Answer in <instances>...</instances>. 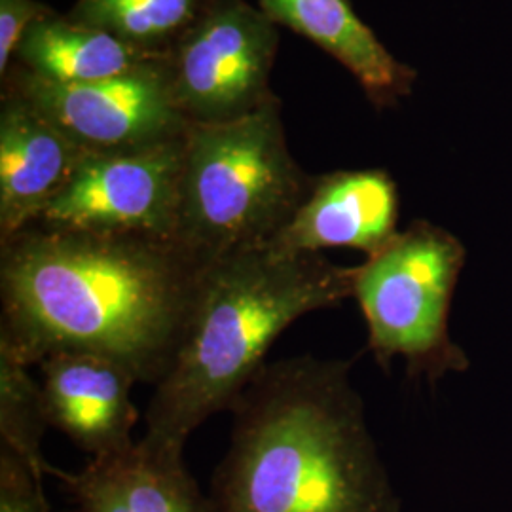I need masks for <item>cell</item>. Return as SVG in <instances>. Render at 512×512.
Segmentation results:
<instances>
[{
    "mask_svg": "<svg viewBox=\"0 0 512 512\" xmlns=\"http://www.w3.org/2000/svg\"><path fill=\"white\" fill-rule=\"evenodd\" d=\"M80 512H211L183 452L141 439L131 448L93 458L78 475L63 476Z\"/></svg>",
    "mask_w": 512,
    "mask_h": 512,
    "instance_id": "obj_12",
    "label": "cell"
},
{
    "mask_svg": "<svg viewBox=\"0 0 512 512\" xmlns=\"http://www.w3.org/2000/svg\"><path fill=\"white\" fill-rule=\"evenodd\" d=\"M211 0H78L67 18L147 50L169 54Z\"/></svg>",
    "mask_w": 512,
    "mask_h": 512,
    "instance_id": "obj_15",
    "label": "cell"
},
{
    "mask_svg": "<svg viewBox=\"0 0 512 512\" xmlns=\"http://www.w3.org/2000/svg\"><path fill=\"white\" fill-rule=\"evenodd\" d=\"M183 167L184 137L135 150L86 152L37 222L177 239Z\"/></svg>",
    "mask_w": 512,
    "mask_h": 512,
    "instance_id": "obj_7",
    "label": "cell"
},
{
    "mask_svg": "<svg viewBox=\"0 0 512 512\" xmlns=\"http://www.w3.org/2000/svg\"><path fill=\"white\" fill-rule=\"evenodd\" d=\"M357 266L270 245L213 260L164 378L154 385L143 439L184 452L203 421L230 412L300 317L353 298Z\"/></svg>",
    "mask_w": 512,
    "mask_h": 512,
    "instance_id": "obj_3",
    "label": "cell"
},
{
    "mask_svg": "<svg viewBox=\"0 0 512 512\" xmlns=\"http://www.w3.org/2000/svg\"><path fill=\"white\" fill-rule=\"evenodd\" d=\"M167 54L139 50L90 25L54 12L37 19L19 42L16 59L27 73L57 84H93L139 71Z\"/></svg>",
    "mask_w": 512,
    "mask_h": 512,
    "instance_id": "obj_14",
    "label": "cell"
},
{
    "mask_svg": "<svg viewBox=\"0 0 512 512\" xmlns=\"http://www.w3.org/2000/svg\"><path fill=\"white\" fill-rule=\"evenodd\" d=\"M277 44V23L262 10L245 0H211L167 54L171 90L184 118L228 122L268 103Z\"/></svg>",
    "mask_w": 512,
    "mask_h": 512,
    "instance_id": "obj_6",
    "label": "cell"
},
{
    "mask_svg": "<svg viewBox=\"0 0 512 512\" xmlns=\"http://www.w3.org/2000/svg\"><path fill=\"white\" fill-rule=\"evenodd\" d=\"M0 512H48L42 482L6 446L0 452Z\"/></svg>",
    "mask_w": 512,
    "mask_h": 512,
    "instance_id": "obj_17",
    "label": "cell"
},
{
    "mask_svg": "<svg viewBox=\"0 0 512 512\" xmlns=\"http://www.w3.org/2000/svg\"><path fill=\"white\" fill-rule=\"evenodd\" d=\"M52 10L37 0H0V74L6 76L29 27Z\"/></svg>",
    "mask_w": 512,
    "mask_h": 512,
    "instance_id": "obj_18",
    "label": "cell"
},
{
    "mask_svg": "<svg viewBox=\"0 0 512 512\" xmlns=\"http://www.w3.org/2000/svg\"><path fill=\"white\" fill-rule=\"evenodd\" d=\"M467 249L429 220H414L357 266L355 291L378 365L401 357L410 378L431 384L465 372L469 357L450 336V311Z\"/></svg>",
    "mask_w": 512,
    "mask_h": 512,
    "instance_id": "obj_5",
    "label": "cell"
},
{
    "mask_svg": "<svg viewBox=\"0 0 512 512\" xmlns=\"http://www.w3.org/2000/svg\"><path fill=\"white\" fill-rule=\"evenodd\" d=\"M14 93L86 152H120L181 139L190 126L177 107L167 57L93 84H57L18 74Z\"/></svg>",
    "mask_w": 512,
    "mask_h": 512,
    "instance_id": "obj_8",
    "label": "cell"
},
{
    "mask_svg": "<svg viewBox=\"0 0 512 512\" xmlns=\"http://www.w3.org/2000/svg\"><path fill=\"white\" fill-rule=\"evenodd\" d=\"M86 150L29 101L10 93L0 110V241L35 224L67 186Z\"/></svg>",
    "mask_w": 512,
    "mask_h": 512,
    "instance_id": "obj_11",
    "label": "cell"
},
{
    "mask_svg": "<svg viewBox=\"0 0 512 512\" xmlns=\"http://www.w3.org/2000/svg\"><path fill=\"white\" fill-rule=\"evenodd\" d=\"M260 8L342 63L374 105H391L412 90L418 73L385 48L348 0H260Z\"/></svg>",
    "mask_w": 512,
    "mask_h": 512,
    "instance_id": "obj_13",
    "label": "cell"
},
{
    "mask_svg": "<svg viewBox=\"0 0 512 512\" xmlns=\"http://www.w3.org/2000/svg\"><path fill=\"white\" fill-rule=\"evenodd\" d=\"M351 363H266L232 404L211 512H401Z\"/></svg>",
    "mask_w": 512,
    "mask_h": 512,
    "instance_id": "obj_2",
    "label": "cell"
},
{
    "mask_svg": "<svg viewBox=\"0 0 512 512\" xmlns=\"http://www.w3.org/2000/svg\"><path fill=\"white\" fill-rule=\"evenodd\" d=\"M311 181L289 150L275 97L236 120L190 122L177 239L207 260L264 247Z\"/></svg>",
    "mask_w": 512,
    "mask_h": 512,
    "instance_id": "obj_4",
    "label": "cell"
},
{
    "mask_svg": "<svg viewBox=\"0 0 512 512\" xmlns=\"http://www.w3.org/2000/svg\"><path fill=\"white\" fill-rule=\"evenodd\" d=\"M211 262L179 239L35 222L0 241V351L29 368L63 351L93 353L154 387Z\"/></svg>",
    "mask_w": 512,
    "mask_h": 512,
    "instance_id": "obj_1",
    "label": "cell"
},
{
    "mask_svg": "<svg viewBox=\"0 0 512 512\" xmlns=\"http://www.w3.org/2000/svg\"><path fill=\"white\" fill-rule=\"evenodd\" d=\"M399 190L384 169L332 171L313 177L306 198L268 245L289 255L353 249L376 255L395 238Z\"/></svg>",
    "mask_w": 512,
    "mask_h": 512,
    "instance_id": "obj_9",
    "label": "cell"
},
{
    "mask_svg": "<svg viewBox=\"0 0 512 512\" xmlns=\"http://www.w3.org/2000/svg\"><path fill=\"white\" fill-rule=\"evenodd\" d=\"M50 427L42 387L29 374V366L0 351V435L42 482L46 473L63 478L42 456V437Z\"/></svg>",
    "mask_w": 512,
    "mask_h": 512,
    "instance_id": "obj_16",
    "label": "cell"
},
{
    "mask_svg": "<svg viewBox=\"0 0 512 512\" xmlns=\"http://www.w3.org/2000/svg\"><path fill=\"white\" fill-rule=\"evenodd\" d=\"M38 366L50 427L93 458L120 454L135 444L131 431L139 410L131 389L139 382L129 370L82 351L55 353Z\"/></svg>",
    "mask_w": 512,
    "mask_h": 512,
    "instance_id": "obj_10",
    "label": "cell"
}]
</instances>
